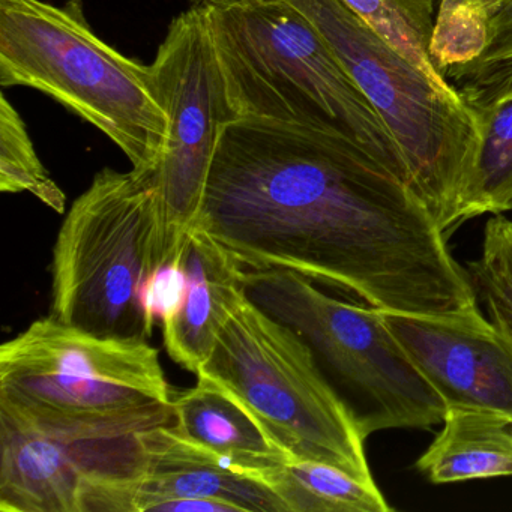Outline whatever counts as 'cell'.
Here are the masks:
<instances>
[{"mask_svg":"<svg viewBox=\"0 0 512 512\" xmlns=\"http://www.w3.org/2000/svg\"><path fill=\"white\" fill-rule=\"evenodd\" d=\"M194 226L245 269L298 272L377 310L479 307L466 268L406 179L334 131L262 119L223 125Z\"/></svg>","mask_w":512,"mask_h":512,"instance_id":"obj_1","label":"cell"},{"mask_svg":"<svg viewBox=\"0 0 512 512\" xmlns=\"http://www.w3.org/2000/svg\"><path fill=\"white\" fill-rule=\"evenodd\" d=\"M206 11L230 121L262 119L343 134L409 184L382 118L298 8L286 0H244Z\"/></svg>","mask_w":512,"mask_h":512,"instance_id":"obj_2","label":"cell"},{"mask_svg":"<svg viewBox=\"0 0 512 512\" xmlns=\"http://www.w3.org/2000/svg\"><path fill=\"white\" fill-rule=\"evenodd\" d=\"M175 263L158 167L103 169L59 230L50 316L97 337L148 341L158 316V278Z\"/></svg>","mask_w":512,"mask_h":512,"instance_id":"obj_3","label":"cell"},{"mask_svg":"<svg viewBox=\"0 0 512 512\" xmlns=\"http://www.w3.org/2000/svg\"><path fill=\"white\" fill-rule=\"evenodd\" d=\"M0 85L49 95L106 134L133 169L163 160L167 118L151 67L104 43L80 0H0Z\"/></svg>","mask_w":512,"mask_h":512,"instance_id":"obj_4","label":"cell"},{"mask_svg":"<svg viewBox=\"0 0 512 512\" xmlns=\"http://www.w3.org/2000/svg\"><path fill=\"white\" fill-rule=\"evenodd\" d=\"M194 8L244 0H188ZM328 41L382 118L403 158L410 187L448 238L461 224L464 190L479 148L475 115L410 64L341 0H286Z\"/></svg>","mask_w":512,"mask_h":512,"instance_id":"obj_5","label":"cell"},{"mask_svg":"<svg viewBox=\"0 0 512 512\" xmlns=\"http://www.w3.org/2000/svg\"><path fill=\"white\" fill-rule=\"evenodd\" d=\"M235 400L290 460L319 461L371 481L365 437L310 347L247 296L196 373Z\"/></svg>","mask_w":512,"mask_h":512,"instance_id":"obj_6","label":"cell"},{"mask_svg":"<svg viewBox=\"0 0 512 512\" xmlns=\"http://www.w3.org/2000/svg\"><path fill=\"white\" fill-rule=\"evenodd\" d=\"M245 296L310 347L365 439L377 431L427 430L445 421L436 389L416 370L376 308L326 295L286 269H245Z\"/></svg>","mask_w":512,"mask_h":512,"instance_id":"obj_7","label":"cell"},{"mask_svg":"<svg viewBox=\"0 0 512 512\" xmlns=\"http://www.w3.org/2000/svg\"><path fill=\"white\" fill-rule=\"evenodd\" d=\"M172 401L148 341L97 337L49 316L0 347V412L23 421H103Z\"/></svg>","mask_w":512,"mask_h":512,"instance_id":"obj_8","label":"cell"},{"mask_svg":"<svg viewBox=\"0 0 512 512\" xmlns=\"http://www.w3.org/2000/svg\"><path fill=\"white\" fill-rule=\"evenodd\" d=\"M176 422L173 401L94 422L23 421L0 412V511L82 512L94 488L139 481L143 433Z\"/></svg>","mask_w":512,"mask_h":512,"instance_id":"obj_9","label":"cell"},{"mask_svg":"<svg viewBox=\"0 0 512 512\" xmlns=\"http://www.w3.org/2000/svg\"><path fill=\"white\" fill-rule=\"evenodd\" d=\"M149 67L167 118L158 173L167 247L176 262L199 217L221 128L232 122L206 8L191 7L172 20Z\"/></svg>","mask_w":512,"mask_h":512,"instance_id":"obj_10","label":"cell"},{"mask_svg":"<svg viewBox=\"0 0 512 512\" xmlns=\"http://www.w3.org/2000/svg\"><path fill=\"white\" fill-rule=\"evenodd\" d=\"M377 313L448 409L512 419V343L479 307L449 314Z\"/></svg>","mask_w":512,"mask_h":512,"instance_id":"obj_11","label":"cell"},{"mask_svg":"<svg viewBox=\"0 0 512 512\" xmlns=\"http://www.w3.org/2000/svg\"><path fill=\"white\" fill-rule=\"evenodd\" d=\"M146 466L133 512L176 499L217 500L236 512H287L280 497L229 457L185 436L178 425L145 431Z\"/></svg>","mask_w":512,"mask_h":512,"instance_id":"obj_12","label":"cell"},{"mask_svg":"<svg viewBox=\"0 0 512 512\" xmlns=\"http://www.w3.org/2000/svg\"><path fill=\"white\" fill-rule=\"evenodd\" d=\"M179 289L164 311L167 353L185 370H199L242 296L244 266L199 227H191L178 257Z\"/></svg>","mask_w":512,"mask_h":512,"instance_id":"obj_13","label":"cell"},{"mask_svg":"<svg viewBox=\"0 0 512 512\" xmlns=\"http://www.w3.org/2000/svg\"><path fill=\"white\" fill-rule=\"evenodd\" d=\"M458 92L479 128V148L461 202L463 224L512 211V67L464 82Z\"/></svg>","mask_w":512,"mask_h":512,"instance_id":"obj_14","label":"cell"},{"mask_svg":"<svg viewBox=\"0 0 512 512\" xmlns=\"http://www.w3.org/2000/svg\"><path fill=\"white\" fill-rule=\"evenodd\" d=\"M415 469L431 484L512 476V419L485 410L448 409L442 430Z\"/></svg>","mask_w":512,"mask_h":512,"instance_id":"obj_15","label":"cell"},{"mask_svg":"<svg viewBox=\"0 0 512 512\" xmlns=\"http://www.w3.org/2000/svg\"><path fill=\"white\" fill-rule=\"evenodd\" d=\"M179 430L194 442L229 457L241 469L290 460L263 428L214 386L197 382L194 388L173 392Z\"/></svg>","mask_w":512,"mask_h":512,"instance_id":"obj_16","label":"cell"},{"mask_svg":"<svg viewBox=\"0 0 512 512\" xmlns=\"http://www.w3.org/2000/svg\"><path fill=\"white\" fill-rule=\"evenodd\" d=\"M271 488L287 512H389L374 479L358 478L331 464L286 460L245 469Z\"/></svg>","mask_w":512,"mask_h":512,"instance_id":"obj_17","label":"cell"},{"mask_svg":"<svg viewBox=\"0 0 512 512\" xmlns=\"http://www.w3.org/2000/svg\"><path fill=\"white\" fill-rule=\"evenodd\" d=\"M410 64L446 94L458 95L428 53L434 26V0H341Z\"/></svg>","mask_w":512,"mask_h":512,"instance_id":"obj_18","label":"cell"},{"mask_svg":"<svg viewBox=\"0 0 512 512\" xmlns=\"http://www.w3.org/2000/svg\"><path fill=\"white\" fill-rule=\"evenodd\" d=\"M0 98V191L31 193L53 211L64 214V191L38 158L22 116L5 95Z\"/></svg>","mask_w":512,"mask_h":512,"instance_id":"obj_19","label":"cell"},{"mask_svg":"<svg viewBox=\"0 0 512 512\" xmlns=\"http://www.w3.org/2000/svg\"><path fill=\"white\" fill-rule=\"evenodd\" d=\"M490 0H440L428 53L443 76L473 64L490 46Z\"/></svg>","mask_w":512,"mask_h":512,"instance_id":"obj_20","label":"cell"},{"mask_svg":"<svg viewBox=\"0 0 512 512\" xmlns=\"http://www.w3.org/2000/svg\"><path fill=\"white\" fill-rule=\"evenodd\" d=\"M466 271L491 325L512 343V220L497 214L487 221L481 256Z\"/></svg>","mask_w":512,"mask_h":512,"instance_id":"obj_21","label":"cell"},{"mask_svg":"<svg viewBox=\"0 0 512 512\" xmlns=\"http://www.w3.org/2000/svg\"><path fill=\"white\" fill-rule=\"evenodd\" d=\"M490 7V46L478 61L449 74L458 82L481 79L512 67V0H490Z\"/></svg>","mask_w":512,"mask_h":512,"instance_id":"obj_22","label":"cell"}]
</instances>
